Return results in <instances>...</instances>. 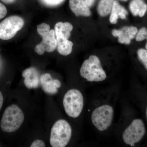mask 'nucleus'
<instances>
[{
    "mask_svg": "<svg viewBox=\"0 0 147 147\" xmlns=\"http://www.w3.org/2000/svg\"><path fill=\"white\" fill-rule=\"evenodd\" d=\"M121 88L120 83H114L101 89L91 98L88 111L92 125L98 133H107L114 127L116 104Z\"/></svg>",
    "mask_w": 147,
    "mask_h": 147,
    "instance_id": "1",
    "label": "nucleus"
},
{
    "mask_svg": "<svg viewBox=\"0 0 147 147\" xmlns=\"http://www.w3.org/2000/svg\"><path fill=\"white\" fill-rule=\"evenodd\" d=\"M119 142L123 146L134 147L142 141L146 132L144 123L142 119H130L127 106L123 102L121 115L115 128Z\"/></svg>",
    "mask_w": 147,
    "mask_h": 147,
    "instance_id": "2",
    "label": "nucleus"
},
{
    "mask_svg": "<svg viewBox=\"0 0 147 147\" xmlns=\"http://www.w3.org/2000/svg\"><path fill=\"white\" fill-rule=\"evenodd\" d=\"M82 78L88 83L99 84L108 80V73L103 67L101 60L95 55H90L82 64L80 70Z\"/></svg>",
    "mask_w": 147,
    "mask_h": 147,
    "instance_id": "3",
    "label": "nucleus"
},
{
    "mask_svg": "<svg viewBox=\"0 0 147 147\" xmlns=\"http://www.w3.org/2000/svg\"><path fill=\"white\" fill-rule=\"evenodd\" d=\"M63 105L68 117L78 118L82 115L85 106V98L82 92L76 88L68 90L64 96Z\"/></svg>",
    "mask_w": 147,
    "mask_h": 147,
    "instance_id": "4",
    "label": "nucleus"
},
{
    "mask_svg": "<svg viewBox=\"0 0 147 147\" xmlns=\"http://www.w3.org/2000/svg\"><path fill=\"white\" fill-rule=\"evenodd\" d=\"M71 125L65 119L59 120L51 129L50 142L53 147H65L68 144L72 137Z\"/></svg>",
    "mask_w": 147,
    "mask_h": 147,
    "instance_id": "5",
    "label": "nucleus"
},
{
    "mask_svg": "<svg viewBox=\"0 0 147 147\" xmlns=\"http://www.w3.org/2000/svg\"><path fill=\"white\" fill-rule=\"evenodd\" d=\"M25 116L17 105L8 106L4 112L1 122L2 130L6 132H13L18 130L24 121Z\"/></svg>",
    "mask_w": 147,
    "mask_h": 147,
    "instance_id": "6",
    "label": "nucleus"
},
{
    "mask_svg": "<svg viewBox=\"0 0 147 147\" xmlns=\"http://www.w3.org/2000/svg\"><path fill=\"white\" fill-rule=\"evenodd\" d=\"M48 24L43 23L38 25L37 31L42 38V42L35 47V51L39 55L44 54L45 51L52 53L57 48V40L55 30H50Z\"/></svg>",
    "mask_w": 147,
    "mask_h": 147,
    "instance_id": "7",
    "label": "nucleus"
},
{
    "mask_svg": "<svg viewBox=\"0 0 147 147\" xmlns=\"http://www.w3.org/2000/svg\"><path fill=\"white\" fill-rule=\"evenodd\" d=\"M24 25V19L20 16H11L6 18L0 23V39H11L23 28Z\"/></svg>",
    "mask_w": 147,
    "mask_h": 147,
    "instance_id": "8",
    "label": "nucleus"
},
{
    "mask_svg": "<svg viewBox=\"0 0 147 147\" xmlns=\"http://www.w3.org/2000/svg\"><path fill=\"white\" fill-rule=\"evenodd\" d=\"M138 32L136 27L130 26L124 27L119 30L114 29L112 30V34L113 36L117 37L119 43L128 45L136 36Z\"/></svg>",
    "mask_w": 147,
    "mask_h": 147,
    "instance_id": "9",
    "label": "nucleus"
},
{
    "mask_svg": "<svg viewBox=\"0 0 147 147\" xmlns=\"http://www.w3.org/2000/svg\"><path fill=\"white\" fill-rule=\"evenodd\" d=\"M40 82L43 91L49 94L57 93L58 89L61 86L60 81L53 79L49 73L42 74L40 78Z\"/></svg>",
    "mask_w": 147,
    "mask_h": 147,
    "instance_id": "10",
    "label": "nucleus"
},
{
    "mask_svg": "<svg viewBox=\"0 0 147 147\" xmlns=\"http://www.w3.org/2000/svg\"><path fill=\"white\" fill-rule=\"evenodd\" d=\"M22 76L25 79L24 83L27 88H36L39 86V74L35 67H31L25 69L22 72Z\"/></svg>",
    "mask_w": 147,
    "mask_h": 147,
    "instance_id": "11",
    "label": "nucleus"
},
{
    "mask_svg": "<svg viewBox=\"0 0 147 147\" xmlns=\"http://www.w3.org/2000/svg\"><path fill=\"white\" fill-rule=\"evenodd\" d=\"M57 40V48L58 53L63 56L70 55L72 51L73 42L67 39L61 34L55 32Z\"/></svg>",
    "mask_w": 147,
    "mask_h": 147,
    "instance_id": "12",
    "label": "nucleus"
},
{
    "mask_svg": "<svg viewBox=\"0 0 147 147\" xmlns=\"http://www.w3.org/2000/svg\"><path fill=\"white\" fill-rule=\"evenodd\" d=\"M71 11L77 16H90L91 12L84 0H69Z\"/></svg>",
    "mask_w": 147,
    "mask_h": 147,
    "instance_id": "13",
    "label": "nucleus"
},
{
    "mask_svg": "<svg viewBox=\"0 0 147 147\" xmlns=\"http://www.w3.org/2000/svg\"><path fill=\"white\" fill-rule=\"evenodd\" d=\"M127 14L128 12L127 10L123 6L121 5L118 1H115L110 15V22L112 24H116L119 18L126 19Z\"/></svg>",
    "mask_w": 147,
    "mask_h": 147,
    "instance_id": "14",
    "label": "nucleus"
},
{
    "mask_svg": "<svg viewBox=\"0 0 147 147\" xmlns=\"http://www.w3.org/2000/svg\"><path fill=\"white\" fill-rule=\"evenodd\" d=\"M129 9L134 16L142 17L147 10V5L144 0H132L129 5Z\"/></svg>",
    "mask_w": 147,
    "mask_h": 147,
    "instance_id": "15",
    "label": "nucleus"
},
{
    "mask_svg": "<svg viewBox=\"0 0 147 147\" xmlns=\"http://www.w3.org/2000/svg\"><path fill=\"white\" fill-rule=\"evenodd\" d=\"M73 28L72 25L68 22H58L55 25V32L60 34L67 39H68Z\"/></svg>",
    "mask_w": 147,
    "mask_h": 147,
    "instance_id": "16",
    "label": "nucleus"
},
{
    "mask_svg": "<svg viewBox=\"0 0 147 147\" xmlns=\"http://www.w3.org/2000/svg\"><path fill=\"white\" fill-rule=\"evenodd\" d=\"M114 0H100L97 7V11L100 16L104 17L111 13Z\"/></svg>",
    "mask_w": 147,
    "mask_h": 147,
    "instance_id": "17",
    "label": "nucleus"
},
{
    "mask_svg": "<svg viewBox=\"0 0 147 147\" xmlns=\"http://www.w3.org/2000/svg\"><path fill=\"white\" fill-rule=\"evenodd\" d=\"M138 59L147 70V50L141 48L137 52Z\"/></svg>",
    "mask_w": 147,
    "mask_h": 147,
    "instance_id": "18",
    "label": "nucleus"
},
{
    "mask_svg": "<svg viewBox=\"0 0 147 147\" xmlns=\"http://www.w3.org/2000/svg\"><path fill=\"white\" fill-rule=\"evenodd\" d=\"M145 39H147L146 44V49L147 50V29L144 27L140 29L137 32L136 36V41H142Z\"/></svg>",
    "mask_w": 147,
    "mask_h": 147,
    "instance_id": "19",
    "label": "nucleus"
},
{
    "mask_svg": "<svg viewBox=\"0 0 147 147\" xmlns=\"http://www.w3.org/2000/svg\"><path fill=\"white\" fill-rule=\"evenodd\" d=\"M44 5L50 7H54L60 5L65 0H40Z\"/></svg>",
    "mask_w": 147,
    "mask_h": 147,
    "instance_id": "20",
    "label": "nucleus"
},
{
    "mask_svg": "<svg viewBox=\"0 0 147 147\" xmlns=\"http://www.w3.org/2000/svg\"><path fill=\"white\" fill-rule=\"evenodd\" d=\"M45 145L44 142L42 140L37 139L35 140L31 145V147H45Z\"/></svg>",
    "mask_w": 147,
    "mask_h": 147,
    "instance_id": "21",
    "label": "nucleus"
},
{
    "mask_svg": "<svg viewBox=\"0 0 147 147\" xmlns=\"http://www.w3.org/2000/svg\"><path fill=\"white\" fill-rule=\"evenodd\" d=\"M7 10L5 6L0 3V20L4 18L6 15Z\"/></svg>",
    "mask_w": 147,
    "mask_h": 147,
    "instance_id": "22",
    "label": "nucleus"
},
{
    "mask_svg": "<svg viewBox=\"0 0 147 147\" xmlns=\"http://www.w3.org/2000/svg\"><path fill=\"white\" fill-rule=\"evenodd\" d=\"M86 4L88 5V6L91 7L94 3L95 0H84Z\"/></svg>",
    "mask_w": 147,
    "mask_h": 147,
    "instance_id": "23",
    "label": "nucleus"
},
{
    "mask_svg": "<svg viewBox=\"0 0 147 147\" xmlns=\"http://www.w3.org/2000/svg\"><path fill=\"white\" fill-rule=\"evenodd\" d=\"M3 102V97L2 93L0 91V110L2 107Z\"/></svg>",
    "mask_w": 147,
    "mask_h": 147,
    "instance_id": "24",
    "label": "nucleus"
},
{
    "mask_svg": "<svg viewBox=\"0 0 147 147\" xmlns=\"http://www.w3.org/2000/svg\"><path fill=\"white\" fill-rule=\"evenodd\" d=\"M15 0H1L3 2L5 3L6 4L12 3L15 1Z\"/></svg>",
    "mask_w": 147,
    "mask_h": 147,
    "instance_id": "25",
    "label": "nucleus"
},
{
    "mask_svg": "<svg viewBox=\"0 0 147 147\" xmlns=\"http://www.w3.org/2000/svg\"><path fill=\"white\" fill-rule=\"evenodd\" d=\"M145 114H146V118L147 121V104L146 105V109H145Z\"/></svg>",
    "mask_w": 147,
    "mask_h": 147,
    "instance_id": "26",
    "label": "nucleus"
},
{
    "mask_svg": "<svg viewBox=\"0 0 147 147\" xmlns=\"http://www.w3.org/2000/svg\"><path fill=\"white\" fill-rule=\"evenodd\" d=\"M121 1H128V0H121Z\"/></svg>",
    "mask_w": 147,
    "mask_h": 147,
    "instance_id": "27",
    "label": "nucleus"
},
{
    "mask_svg": "<svg viewBox=\"0 0 147 147\" xmlns=\"http://www.w3.org/2000/svg\"></svg>",
    "mask_w": 147,
    "mask_h": 147,
    "instance_id": "28",
    "label": "nucleus"
}]
</instances>
